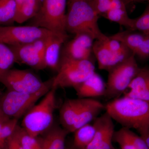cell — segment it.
Masks as SVG:
<instances>
[{"mask_svg": "<svg viewBox=\"0 0 149 149\" xmlns=\"http://www.w3.org/2000/svg\"><path fill=\"white\" fill-rule=\"evenodd\" d=\"M65 30L67 33L75 35L86 34L95 40H103L108 36L104 34L99 27L100 16L96 12L91 1L74 0L68 2Z\"/></svg>", "mask_w": 149, "mask_h": 149, "instance_id": "cell-2", "label": "cell"}, {"mask_svg": "<svg viewBox=\"0 0 149 149\" xmlns=\"http://www.w3.org/2000/svg\"><path fill=\"white\" fill-rule=\"evenodd\" d=\"M54 77L47 85L36 93H20L8 91L0 98V106L3 114L10 118L18 119L24 116L36 103L52 88Z\"/></svg>", "mask_w": 149, "mask_h": 149, "instance_id": "cell-5", "label": "cell"}, {"mask_svg": "<svg viewBox=\"0 0 149 149\" xmlns=\"http://www.w3.org/2000/svg\"><path fill=\"white\" fill-rule=\"evenodd\" d=\"M82 99H68L62 105L59 111V120L62 127L69 133L71 130L80 110Z\"/></svg>", "mask_w": 149, "mask_h": 149, "instance_id": "cell-19", "label": "cell"}, {"mask_svg": "<svg viewBox=\"0 0 149 149\" xmlns=\"http://www.w3.org/2000/svg\"><path fill=\"white\" fill-rule=\"evenodd\" d=\"M105 110L123 127L136 129L146 138L149 130V102L124 96L107 103Z\"/></svg>", "mask_w": 149, "mask_h": 149, "instance_id": "cell-1", "label": "cell"}, {"mask_svg": "<svg viewBox=\"0 0 149 149\" xmlns=\"http://www.w3.org/2000/svg\"><path fill=\"white\" fill-rule=\"evenodd\" d=\"M3 114V113L1 109V106H0V116L2 115Z\"/></svg>", "mask_w": 149, "mask_h": 149, "instance_id": "cell-38", "label": "cell"}, {"mask_svg": "<svg viewBox=\"0 0 149 149\" xmlns=\"http://www.w3.org/2000/svg\"><path fill=\"white\" fill-rule=\"evenodd\" d=\"M56 34L58 33L31 25L0 26V42L8 46L24 45Z\"/></svg>", "mask_w": 149, "mask_h": 149, "instance_id": "cell-9", "label": "cell"}, {"mask_svg": "<svg viewBox=\"0 0 149 149\" xmlns=\"http://www.w3.org/2000/svg\"><path fill=\"white\" fill-rule=\"evenodd\" d=\"M17 6L15 22L24 23L31 19L39 13L42 3L40 0H15Z\"/></svg>", "mask_w": 149, "mask_h": 149, "instance_id": "cell-21", "label": "cell"}, {"mask_svg": "<svg viewBox=\"0 0 149 149\" xmlns=\"http://www.w3.org/2000/svg\"><path fill=\"white\" fill-rule=\"evenodd\" d=\"M16 63L15 56L7 45L0 42V77Z\"/></svg>", "mask_w": 149, "mask_h": 149, "instance_id": "cell-26", "label": "cell"}, {"mask_svg": "<svg viewBox=\"0 0 149 149\" xmlns=\"http://www.w3.org/2000/svg\"><path fill=\"white\" fill-rule=\"evenodd\" d=\"M107 19L118 23L132 30L133 28V19L128 16L126 6L112 8L102 16Z\"/></svg>", "mask_w": 149, "mask_h": 149, "instance_id": "cell-23", "label": "cell"}, {"mask_svg": "<svg viewBox=\"0 0 149 149\" xmlns=\"http://www.w3.org/2000/svg\"><path fill=\"white\" fill-rule=\"evenodd\" d=\"M93 53L97 61L99 69L107 71L133 54L126 47L118 52L112 51L100 40H95L94 42Z\"/></svg>", "mask_w": 149, "mask_h": 149, "instance_id": "cell-14", "label": "cell"}, {"mask_svg": "<svg viewBox=\"0 0 149 149\" xmlns=\"http://www.w3.org/2000/svg\"><path fill=\"white\" fill-rule=\"evenodd\" d=\"M15 133L22 149H41L38 137L31 136L21 126L18 125Z\"/></svg>", "mask_w": 149, "mask_h": 149, "instance_id": "cell-25", "label": "cell"}, {"mask_svg": "<svg viewBox=\"0 0 149 149\" xmlns=\"http://www.w3.org/2000/svg\"><path fill=\"white\" fill-rule=\"evenodd\" d=\"M68 0H45L39 13L30 19L28 25L42 27L58 34L65 30Z\"/></svg>", "mask_w": 149, "mask_h": 149, "instance_id": "cell-6", "label": "cell"}, {"mask_svg": "<svg viewBox=\"0 0 149 149\" xmlns=\"http://www.w3.org/2000/svg\"><path fill=\"white\" fill-rule=\"evenodd\" d=\"M124 96L149 102V66L140 68Z\"/></svg>", "mask_w": 149, "mask_h": 149, "instance_id": "cell-17", "label": "cell"}, {"mask_svg": "<svg viewBox=\"0 0 149 149\" xmlns=\"http://www.w3.org/2000/svg\"><path fill=\"white\" fill-rule=\"evenodd\" d=\"M140 68L133 54L110 70L104 97L108 100L114 99L125 93Z\"/></svg>", "mask_w": 149, "mask_h": 149, "instance_id": "cell-7", "label": "cell"}, {"mask_svg": "<svg viewBox=\"0 0 149 149\" xmlns=\"http://www.w3.org/2000/svg\"><path fill=\"white\" fill-rule=\"evenodd\" d=\"M40 1L41 2H42V3L45 0H40Z\"/></svg>", "mask_w": 149, "mask_h": 149, "instance_id": "cell-40", "label": "cell"}, {"mask_svg": "<svg viewBox=\"0 0 149 149\" xmlns=\"http://www.w3.org/2000/svg\"><path fill=\"white\" fill-rule=\"evenodd\" d=\"M123 1L124 2L126 6L133 3V0H123Z\"/></svg>", "mask_w": 149, "mask_h": 149, "instance_id": "cell-35", "label": "cell"}, {"mask_svg": "<svg viewBox=\"0 0 149 149\" xmlns=\"http://www.w3.org/2000/svg\"><path fill=\"white\" fill-rule=\"evenodd\" d=\"M146 141V143L147 146L148 147L149 149V130L148 131V133H147L146 136V138L144 139Z\"/></svg>", "mask_w": 149, "mask_h": 149, "instance_id": "cell-34", "label": "cell"}, {"mask_svg": "<svg viewBox=\"0 0 149 149\" xmlns=\"http://www.w3.org/2000/svg\"><path fill=\"white\" fill-rule=\"evenodd\" d=\"M18 122V119L9 118L3 125L0 133V145L2 149H4L7 141L15 132Z\"/></svg>", "mask_w": 149, "mask_h": 149, "instance_id": "cell-27", "label": "cell"}, {"mask_svg": "<svg viewBox=\"0 0 149 149\" xmlns=\"http://www.w3.org/2000/svg\"><path fill=\"white\" fill-rule=\"evenodd\" d=\"M113 0H91V4L99 16H103L112 8Z\"/></svg>", "mask_w": 149, "mask_h": 149, "instance_id": "cell-30", "label": "cell"}, {"mask_svg": "<svg viewBox=\"0 0 149 149\" xmlns=\"http://www.w3.org/2000/svg\"><path fill=\"white\" fill-rule=\"evenodd\" d=\"M9 118L7 117L5 115L3 114L2 115L0 116V133H1V130L2 128L3 125L5 123L8 119ZM0 149H2L1 148V145H0Z\"/></svg>", "mask_w": 149, "mask_h": 149, "instance_id": "cell-33", "label": "cell"}, {"mask_svg": "<svg viewBox=\"0 0 149 149\" xmlns=\"http://www.w3.org/2000/svg\"><path fill=\"white\" fill-rule=\"evenodd\" d=\"M69 133L59 126H52L38 137L41 149H65V139Z\"/></svg>", "mask_w": 149, "mask_h": 149, "instance_id": "cell-20", "label": "cell"}, {"mask_svg": "<svg viewBox=\"0 0 149 149\" xmlns=\"http://www.w3.org/2000/svg\"><path fill=\"white\" fill-rule=\"evenodd\" d=\"M96 129L94 124H86L74 132L73 146L76 149H85L93 141Z\"/></svg>", "mask_w": 149, "mask_h": 149, "instance_id": "cell-22", "label": "cell"}, {"mask_svg": "<svg viewBox=\"0 0 149 149\" xmlns=\"http://www.w3.org/2000/svg\"><path fill=\"white\" fill-rule=\"evenodd\" d=\"M131 30L149 32V2L142 15L133 19V28Z\"/></svg>", "mask_w": 149, "mask_h": 149, "instance_id": "cell-29", "label": "cell"}, {"mask_svg": "<svg viewBox=\"0 0 149 149\" xmlns=\"http://www.w3.org/2000/svg\"><path fill=\"white\" fill-rule=\"evenodd\" d=\"M113 120L106 111L94 120L95 134L85 149H115L112 145L115 132Z\"/></svg>", "mask_w": 149, "mask_h": 149, "instance_id": "cell-13", "label": "cell"}, {"mask_svg": "<svg viewBox=\"0 0 149 149\" xmlns=\"http://www.w3.org/2000/svg\"><path fill=\"white\" fill-rule=\"evenodd\" d=\"M95 71L93 60H76L61 57L57 74L54 77L52 88H73L83 83Z\"/></svg>", "mask_w": 149, "mask_h": 149, "instance_id": "cell-4", "label": "cell"}, {"mask_svg": "<svg viewBox=\"0 0 149 149\" xmlns=\"http://www.w3.org/2000/svg\"><path fill=\"white\" fill-rule=\"evenodd\" d=\"M74 1V0H68V2L71 1ZM87 1H91V0H87Z\"/></svg>", "mask_w": 149, "mask_h": 149, "instance_id": "cell-39", "label": "cell"}, {"mask_svg": "<svg viewBox=\"0 0 149 149\" xmlns=\"http://www.w3.org/2000/svg\"><path fill=\"white\" fill-rule=\"evenodd\" d=\"M118 131L136 148L149 149L145 140L141 136H139L135 134L130 129L122 127Z\"/></svg>", "mask_w": 149, "mask_h": 149, "instance_id": "cell-28", "label": "cell"}, {"mask_svg": "<svg viewBox=\"0 0 149 149\" xmlns=\"http://www.w3.org/2000/svg\"><path fill=\"white\" fill-rule=\"evenodd\" d=\"M74 89L80 98H94L104 96L106 83L95 72Z\"/></svg>", "mask_w": 149, "mask_h": 149, "instance_id": "cell-18", "label": "cell"}, {"mask_svg": "<svg viewBox=\"0 0 149 149\" xmlns=\"http://www.w3.org/2000/svg\"><path fill=\"white\" fill-rule=\"evenodd\" d=\"M4 149H23L15 132L7 141Z\"/></svg>", "mask_w": 149, "mask_h": 149, "instance_id": "cell-32", "label": "cell"}, {"mask_svg": "<svg viewBox=\"0 0 149 149\" xmlns=\"http://www.w3.org/2000/svg\"><path fill=\"white\" fill-rule=\"evenodd\" d=\"M16 15L15 0H0V25H12L15 22Z\"/></svg>", "mask_w": 149, "mask_h": 149, "instance_id": "cell-24", "label": "cell"}, {"mask_svg": "<svg viewBox=\"0 0 149 149\" xmlns=\"http://www.w3.org/2000/svg\"><path fill=\"white\" fill-rule=\"evenodd\" d=\"M144 2H149V0H133V3H142Z\"/></svg>", "mask_w": 149, "mask_h": 149, "instance_id": "cell-36", "label": "cell"}, {"mask_svg": "<svg viewBox=\"0 0 149 149\" xmlns=\"http://www.w3.org/2000/svg\"><path fill=\"white\" fill-rule=\"evenodd\" d=\"M95 39L86 34L74 35L72 40L64 43L61 57L76 60H93V46Z\"/></svg>", "mask_w": 149, "mask_h": 149, "instance_id": "cell-12", "label": "cell"}, {"mask_svg": "<svg viewBox=\"0 0 149 149\" xmlns=\"http://www.w3.org/2000/svg\"><path fill=\"white\" fill-rule=\"evenodd\" d=\"M48 81L43 82L35 73L27 70L10 69L0 77V83L7 90L27 93L40 91Z\"/></svg>", "mask_w": 149, "mask_h": 149, "instance_id": "cell-8", "label": "cell"}, {"mask_svg": "<svg viewBox=\"0 0 149 149\" xmlns=\"http://www.w3.org/2000/svg\"><path fill=\"white\" fill-rule=\"evenodd\" d=\"M56 91L52 88L42 100L23 116L21 126L31 136L39 137L52 126L56 107Z\"/></svg>", "mask_w": 149, "mask_h": 149, "instance_id": "cell-3", "label": "cell"}, {"mask_svg": "<svg viewBox=\"0 0 149 149\" xmlns=\"http://www.w3.org/2000/svg\"><path fill=\"white\" fill-rule=\"evenodd\" d=\"M120 41L142 61L149 59V32L128 30L110 36Z\"/></svg>", "mask_w": 149, "mask_h": 149, "instance_id": "cell-11", "label": "cell"}, {"mask_svg": "<svg viewBox=\"0 0 149 149\" xmlns=\"http://www.w3.org/2000/svg\"><path fill=\"white\" fill-rule=\"evenodd\" d=\"M52 36L24 45L8 46L14 54L16 63L26 65L37 70L45 69L44 55Z\"/></svg>", "mask_w": 149, "mask_h": 149, "instance_id": "cell-10", "label": "cell"}, {"mask_svg": "<svg viewBox=\"0 0 149 149\" xmlns=\"http://www.w3.org/2000/svg\"><path fill=\"white\" fill-rule=\"evenodd\" d=\"M69 37L68 33H65L56 34L50 38L44 55L46 67L57 71L60 61L62 48Z\"/></svg>", "mask_w": 149, "mask_h": 149, "instance_id": "cell-16", "label": "cell"}, {"mask_svg": "<svg viewBox=\"0 0 149 149\" xmlns=\"http://www.w3.org/2000/svg\"><path fill=\"white\" fill-rule=\"evenodd\" d=\"M113 141L119 145L121 149H138L124 138L118 130L115 131Z\"/></svg>", "mask_w": 149, "mask_h": 149, "instance_id": "cell-31", "label": "cell"}, {"mask_svg": "<svg viewBox=\"0 0 149 149\" xmlns=\"http://www.w3.org/2000/svg\"><path fill=\"white\" fill-rule=\"evenodd\" d=\"M82 99L80 110L71 133L95 120L105 109V105L98 100L94 98Z\"/></svg>", "mask_w": 149, "mask_h": 149, "instance_id": "cell-15", "label": "cell"}, {"mask_svg": "<svg viewBox=\"0 0 149 149\" xmlns=\"http://www.w3.org/2000/svg\"><path fill=\"white\" fill-rule=\"evenodd\" d=\"M65 149H76L75 148H74V147L72 146L70 147H66Z\"/></svg>", "mask_w": 149, "mask_h": 149, "instance_id": "cell-37", "label": "cell"}]
</instances>
